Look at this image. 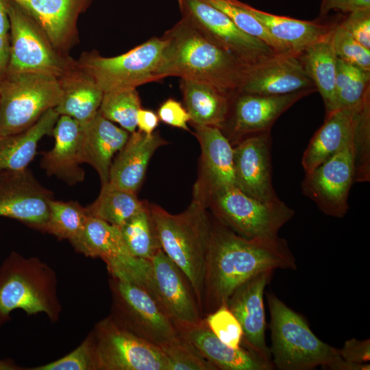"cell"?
I'll use <instances>...</instances> for the list:
<instances>
[{
  "mask_svg": "<svg viewBox=\"0 0 370 370\" xmlns=\"http://www.w3.org/2000/svg\"><path fill=\"white\" fill-rule=\"evenodd\" d=\"M53 193L26 168L0 173V217L40 230L46 223Z\"/></svg>",
  "mask_w": 370,
  "mask_h": 370,
  "instance_id": "cell-15",
  "label": "cell"
},
{
  "mask_svg": "<svg viewBox=\"0 0 370 370\" xmlns=\"http://www.w3.org/2000/svg\"><path fill=\"white\" fill-rule=\"evenodd\" d=\"M366 9H370V0H345L337 11L348 14Z\"/></svg>",
  "mask_w": 370,
  "mask_h": 370,
  "instance_id": "cell-49",
  "label": "cell"
},
{
  "mask_svg": "<svg viewBox=\"0 0 370 370\" xmlns=\"http://www.w3.org/2000/svg\"><path fill=\"white\" fill-rule=\"evenodd\" d=\"M72 245L88 257L102 259L111 277L133 280L145 269V260L131 254L119 228L97 218L88 217L82 234Z\"/></svg>",
  "mask_w": 370,
  "mask_h": 370,
  "instance_id": "cell-16",
  "label": "cell"
},
{
  "mask_svg": "<svg viewBox=\"0 0 370 370\" xmlns=\"http://www.w3.org/2000/svg\"><path fill=\"white\" fill-rule=\"evenodd\" d=\"M39 26L53 46L66 53L78 40L77 23L93 0H12Z\"/></svg>",
  "mask_w": 370,
  "mask_h": 370,
  "instance_id": "cell-22",
  "label": "cell"
},
{
  "mask_svg": "<svg viewBox=\"0 0 370 370\" xmlns=\"http://www.w3.org/2000/svg\"><path fill=\"white\" fill-rule=\"evenodd\" d=\"M270 312L271 355L280 370L333 369L342 358L338 349L320 340L305 319L273 293H267Z\"/></svg>",
  "mask_w": 370,
  "mask_h": 370,
  "instance_id": "cell-4",
  "label": "cell"
},
{
  "mask_svg": "<svg viewBox=\"0 0 370 370\" xmlns=\"http://www.w3.org/2000/svg\"><path fill=\"white\" fill-rule=\"evenodd\" d=\"M110 286V316L116 322L160 348L178 340L177 330L147 286L113 277Z\"/></svg>",
  "mask_w": 370,
  "mask_h": 370,
  "instance_id": "cell-8",
  "label": "cell"
},
{
  "mask_svg": "<svg viewBox=\"0 0 370 370\" xmlns=\"http://www.w3.org/2000/svg\"><path fill=\"white\" fill-rule=\"evenodd\" d=\"M186 109L194 125L223 127L229 114L231 95L208 83L181 79Z\"/></svg>",
  "mask_w": 370,
  "mask_h": 370,
  "instance_id": "cell-30",
  "label": "cell"
},
{
  "mask_svg": "<svg viewBox=\"0 0 370 370\" xmlns=\"http://www.w3.org/2000/svg\"><path fill=\"white\" fill-rule=\"evenodd\" d=\"M162 38L166 42L158 77L210 84L234 95L249 67L182 18Z\"/></svg>",
  "mask_w": 370,
  "mask_h": 370,
  "instance_id": "cell-2",
  "label": "cell"
},
{
  "mask_svg": "<svg viewBox=\"0 0 370 370\" xmlns=\"http://www.w3.org/2000/svg\"><path fill=\"white\" fill-rule=\"evenodd\" d=\"M161 349L167 358L169 370H217L180 336L177 341Z\"/></svg>",
  "mask_w": 370,
  "mask_h": 370,
  "instance_id": "cell-41",
  "label": "cell"
},
{
  "mask_svg": "<svg viewBox=\"0 0 370 370\" xmlns=\"http://www.w3.org/2000/svg\"><path fill=\"white\" fill-rule=\"evenodd\" d=\"M10 21L7 10L6 0H0V36L10 35Z\"/></svg>",
  "mask_w": 370,
  "mask_h": 370,
  "instance_id": "cell-50",
  "label": "cell"
},
{
  "mask_svg": "<svg viewBox=\"0 0 370 370\" xmlns=\"http://www.w3.org/2000/svg\"><path fill=\"white\" fill-rule=\"evenodd\" d=\"M275 269H297L286 241L278 236L247 238L217 223L206 254L201 312L225 304L233 292L254 276Z\"/></svg>",
  "mask_w": 370,
  "mask_h": 370,
  "instance_id": "cell-1",
  "label": "cell"
},
{
  "mask_svg": "<svg viewBox=\"0 0 370 370\" xmlns=\"http://www.w3.org/2000/svg\"><path fill=\"white\" fill-rule=\"evenodd\" d=\"M62 96L58 77L38 72H8L0 84V136L34 125Z\"/></svg>",
  "mask_w": 370,
  "mask_h": 370,
  "instance_id": "cell-6",
  "label": "cell"
},
{
  "mask_svg": "<svg viewBox=\"0 0 370 370\" xmlns=\"http://www.w3.org/2000/svg\"><path fill=\"white\" fill-rule=\"evenodd\" d=\"M206 206L204 201L195 197L185 211L177 214L157 206H149L161 249L188 279L201 311L205 262L212 225Z\"/></svg>",
  "mask_w": 370,
  "mask_h": 370,
  "instance_id": "cell-3",
  "label": "cell"
},
{
  "mask_svg": "<svg viewBox=\"0 0 370 370\" xmlns=\"http://www.w3.org/2000/svg\"><path fill=\"white\" fill-rule=\"evenodd\" d=\"M136 193L113 186L108 182L101 184L96 200L86 207L89 216L120 227L145 207Z\"/></svg>",
  "mask_w": 370,
  "mask_h": 370,
  "instance_id": "cell-33",
  "label": "cell"
},
{
  "mask_svg": "<svg viewBox=\"0 0 370 370\" xmlns=\"http://www.w3.org/2000/svg\"><path fill=\"white\" fill-rule=\"evenodd\" d=\"M10 21V60L8 72H38L62 77L77 61L56 49L31 16L6 0Z\"/></svg>",
  "mask_w": 370,
  "mask_h": 370,
  "instance_id": "cell-9",
  "label": "cell"
},
{
  "mask_svg": "<svg viewBox=\"0 0 370 370\" xmlns=\"http://www.w3.org/2000/svg\"><path fill=\"white\" fill-rule=\"evenodd\" d=\"M89 215L86 208L77 201L51 200L47 220L40 231L71 244L82 234Z\"/></svg>",
  "mask_w": 370,
  "mask_h": 370,
  "instance_id": "cell-35",
  "label": "cell"
},
{
  "mask_svg": "<svg viewBox=\"0 0 370 370\" xmlns=\"http://www.w3.org/2000/svg\"><path fill=\"white\" fill-rule=\"evenodd\" d=\"M271 136L266 132L248 136L234 145L235 186L264 202L278 201L271 181Z\"/></svg>",
  "mask_w": 370,
  "mask_h": 370,
  "instance_id": "cell-17",
  "label": "cell"
},
{
  "mask_svg": "<svg viewBox=\"0 0 370 370\" xmlns=\"http://www.w3.org/2000/svg\"><path fill=\"white\" fill-rule=\"evenodd\" d=\"M194 128L201 150V175L195 197L207 205L212 193L235 186L234 147L219 127L194 125Z\"/></svg>",
  "mask_w": 370,
  "mask_h": 370,
  "instance_id": "cell-21",
  "label": "cell"
},
{
  "mask_svg": "<svg viewBox=\"0 0 370 370\" xmlns=\"http://www.w3.org/2000/svg\"><path fill=\"white\" fill-rule=\"evenodd\" d=\"M208 201L219 221L247 238L278 236L295 212L284 201L264 202L235 186L212 193Z\"/></svg>",
  "mask_w": 370,
  "mask_h": 370,
  "instance_id": "cell-10",
  "label": "cell"
},
{
  "mask_svg": "<svg viewBox=\"0 0 370 370\" xmlns=\"http://www.w3.org/2000/svg\"><path fill=\"white\" fill-rule=\"evenodd\" d=\"M59 79L62 96L54 108L56 112L75 120L80 125L90 121L99 112L103 90L77 64Z\"/></svg>",
  "mask_w": 370,
  "mask_h": 370,
  "instance_id": "cell-27",
  "label": "cell"
},
{
  "mask_svg": "<svg viewBox=\"0 0 370 370\" xmlns=\"http://www.w3.org/2000/svg\"><path fill=\"white\" fill-rule=\"evenodd\" d=\"M177 331L180 336L217 369L270 370L274 367L271 362L249 349L242 347L232 348L223 343L208 327L204 319Z\"/></svg>",
  "mask_w": 370,
  "mask_h": 370,
  "instance_id": "cell-24",
  "label": "cell"
},
{
  "mask_svg": "<svg viewBox=\"0 0 370 370\" xmlns=\"http://www.w3.org/2000/svg\"><path fill=\"white\" fill-rule=\"evenodd\" d=\"M10 60V35L8 36H0V84L8 73Z\"/></svg>",
  "mask_w": 370,
  "mask_h": 370,
  "instance_id": "cell-48",
  "label": "cell"
},
{
  "mask_svg": "<svg viewBox=\"0 0 370 370\" xmlns=\"http://www.w3.org/2000/svg\"><path fill=\"white\" fill-rule=\"evenodd\" d=\"M354 175L352 140L331 158L306 173L302 192L323 213L341 218L349 208L347 199Z\"/></svg>",
  "mask_w": 370,
  "mask_h": 370,
  "instance_id": "cell-14",
  "label": "cell"
},
{
  "mask_svg": "<svg viewBox=\"0 0 370 370\" xmlns=\"http://www.w3.org/2000/svg\"><path fill=\"white\" fill-rule=\"evenodd\" d=\"M29 370H97L90 334L73 351L62 358Z\"/></svg>",
  "mask_w": 370,
  "mask_h": 370,
  "instance_id": "cell-43",
  "label": "cell"
},
{
  "mask_svg": "<svg viewBox=\"0 0 370 370\" xmlns=\"http://www.w3.org/2000/svg\"><path fill=\"white\" fill-rule=\"evenodd\" d=\"M258 19L291 53L299 56L309 46L328 36L334 26L272 14L244 3Z\"/></svg>",
  "mask_w": 370,
  "mask_h": 370,
  "instance_id": "cell-29",
  "label": "cell"
},
{
  "mask_svg": "<svg viewBox=\"0 0 370 370\" xmlns=\"http://www.w3.org/2000/svg\"><path fill=\"white\" fill-rule=\"evenodd\" d=\"M225 13L244 33L260 40L278 53L290 52L238 0H204ZM291 53V52H290Z\"/></svg>",
  "mask_w": 370,
  "mask_h": 370,
  "instance_id": "cell-38",
  "label": "cell"
},
{
  "mask_svg": "<svg viewBox=\"0 0 370 370\" xmlns=\"http://www.w3.org/2000/svg\"><path fill=\"white\" fill-rule=\"evenodd\" d=\"M16 309L28 314L44 312L56 321L60 306L53 270L36 258L14 251L0 267V326Z\"/></svg>",
  "mask_w": 370,
  "mask_h": 370,
  "instance_id": "cell-5",
  "label": "cell"
},
{
  "mask_svg": "<svg viewBox=\"0 0 370 370\" xmlns=\"http://www.w3.org/2000/svg\"><path fill=\"white\" fill-rule=\"evenodd\" d=\"M158 116L166 125L189 131L190 115L182 103L173 99H168L161 104Z\"/></svg>",
  "mask_w": 370,
  "mask_h": 370,
  "instance_id": "cell-45",
  "label": "cell"
},
{
  "mask_svg": "<svg viewBox=\"0 0 370 370\" xmlns=\"http://www.w3.org/2000/svg\"><path fill=\"white\" fill-rule=\"evenodd\" d=\"M314 91L304 90L279 95L236 92L228 140L236 145L248 136L270 132L282 113Z\"/></svg>",
  "mask_w": 370,
  "mask_h": 370,
  "instance_id": "cell-18",
  "label": "cell"
},
{
  "mask_svg": "<svg viewBox=\"0 0 370 370\" xmlns=\"http://www.w3.org/2000/svg\"><path fill=\"white\" fill-rule=\"evenodd\" d=\"M140 108L136 88H124L104 92L99 112L108 120L133 133L137 127L136 115Z\"/></svg>",
  "mask_w": 370,
  "mask_h": 370,
  "instance_id": "cell-37",
  "label": "cell"
},
{
  "mask_svg": "<svg viewBox=\"0 0 370 370\" xmlns=\"http://www.w3.org/2000/svg\"><path fill=\"white\" fill-rule=\"evenodd\" d=\"M166 143L157 132L151 134L139 130L131 133L112 163L108 182L118 188L136 193L152 155Z\"/></svg>",
  "mask_w": 370,
  "mask_h": 370,
  "instance_id": "cell-26",
  "label": "cell"
},
{
  "mask_svg": "<svg viewBox=\"0 0 370 370\" xmlns=\"http://www.w3.org/2000/svg\"><path fill=\"white\" fill-rule=\"evenodd\" d=\"M177 1L182 18L246 66L278 53L260 40L244 33L225 13L204 0Z\"/></svg>",
  "mask_w": 370,
  "mask_h": 370,
  "instance_id": "cell-12",
  "label": "cell"
},
{
  "mask_svg": "<svg viewBox=\"0 0 370 370\" xmlns=\"http://www.w3.org/2000/svg\"><path fill=\"white\" fill-rule=\"evenodd\" d=\"M340 25L357 42L370 50V9L348 13Z\"/></svg>",
  "mask_w": 370,
  "mask_h": 370,
  "instance_id": "cell-44",
  "label": "cell"
},
{
  "mask_svg": "<svg viewBox=\"0 0 370 370\" xmlns=\"http://www.w3.org/2000/svg\"><path fill=\"white\" fill-rule=\"evenodd\" d=\"M16 367L10 362L0 360V370L16 369Z\"/></svg>",
  "mask_w": 370,
  "mask_h": 370,
  "instance_id": "cell-52",
  "label": "cell"
},
{
  "mask_svg": "<svg viewBox=\"0 0 370 370\" xmlns=\"http://www.w3.org/2000/svg\"><path fill=\"white\" fill-rule=\"evenodd\" d=\"M304 90H317L299 56L287 52L277 53L249 66L237 92L279 95Z\"/></svg>",
  "mask_w": 370,
  "mask_h": 370,
  "instance_id": "cell-19",
  "label": "cell"
},
{
  "mask_svg": "<svg viewBox=\"0 0 370 370\" xmlns=\"http://www.w3.org/2000/svg\"><path fill=\"white\" fill-rule=\"evenodd\" d=\"M158 123V116L153 111L139 109L136 115V124L139 131L146 134H151L154 132Z\"/></svg>",
  "mask_w": 370,
  "mask_h": 370,
  "instance_id": "cell-47",
  "label": "cell"
},
{
  "mask_svg": "<svg viewBox=\"0 0 370 370\" xmlns=\"http://www.w3.org/2000/svg\"><path fill=\"white\" fill-rule=\"evenodd\" d=\"M358 108L339 110L326 115L324 123L314 134L303 154L301 164L306 173L331 158L352 140L354 114Z\"/></svg>",
  "mask_w": 370,
  "mask_h": 370,
  "instance_id": "cell-28",
  "label": "cell"
},
{
  "mask_svg": "<svg viewBox=\"0 0 370 370\" xmlns=\"http://www.w3.org/2000/svg\"><path fill=\"white\" fill-rule=\"evenodd\" d=\"M81 125L75 120L60 116L53 129V148L42 153V168L49 176H56L70 186L85 180V171L80 166Z\"/></svg>",
  "mask_w": 370,
  "mask_h": 370,
  "instance_id": "cell-23",
  "label": "cell"
},
{
  "mask_svg": "<svg viewBox=\"0 0 370 370\" xmlns=\"http://www.w3.org/2000/svg\"><path fill=\"white\" fill-rule=\"evenodd\" d=\"M339 356L345 360L367 363L370 361V341L352 338L345 341L343 347L337 349Z\"/></svg>",
  "mask_w": 370,
  "mask_h": 370,
  "instance_id": "cell-46",
  "label": "cell"
},
{
  "mask_svg": "<svg viewBox=\"0 0 370 370\" xmlns=\"http://www.w3.org/2000/svg\"><path fill=\"white\" fill-rule=\"evenodd\" d=\"M330 34L309 46L299 55L306 74L321 95L326 115L334 112L337 69V57L330 41Z\"/></svg>",
  "mask_w": 370,
  "mask_h": 370,
  "instance_id": "cell-32",
  "label": "cell"
},
{
  "mask_svg": "<svg viewBox=\"0 0 370 370\" xmlns=\"http://www.w3.org/2000/svg\"><path fill=\"white\" fill-rule=\"evenodd\" d=\"M81 132L82 163L95 169L101 184L107 183L112 158L125 145L129 132L115 125L99 112L90 121L81 125Z\"/></svg>",
  "mask_w": 370,
  "mask_h": 370,
  "instance_id": "cell-25",
  "label": "cell"
},
{
  "mask_svg": "<svg viewBox=\"0 0 370 370\" xmlns=\"http://www.w3.org/2000/svg\"><path fill=\"white\" fill-rule=\"evenodd\" d=\"M204 319L210 330L223 343L235 349L241 347L243 330L238 321L226 304L208 314Z\"/></svg>",
  "mask_w": 370,
  "mask_h": 370,
  "instance_id": "cell-42",
  "label": "cell"
},
{
  "mask_svg": "<svg viewBox=\"0 0 370 370\" xmlns=\"http://www.w3.org/2000/svg\"><path fill=\"white\" fill-rule=\"evenodd\" d=\"M166 42L153 37L130 51L114 57H103L97 51L84 52L77 61L103 92L134 88L160 81L158 69Z\"/></svg>",
  "mask_w": 370,
  "mask_h": 370,
  "instance_id": "cell-7",
  "label": "cell"
},
{
  "mask_svg": "<svg viewBox=\"0 0 370 370\" xmlns=\"http://www.w3.org/2000/svg\"><path fill=\"white\" fill-rule=\"evenodd\" d=\"M97 370H169L162 349L137 336L110 316L90 333Z\"/></svg>",
  "mask_w": 370,
  "mask_h": 370,
  "instance_id": "cell-11",
  "label": "cell"
},
{
  "mask_svg": "<svg viewBox=\"0 0 370 370\" xmlns=\"http://www.w3.org/2000/svg\"><path fill=\"white\" fill-rule=\"evenodd\" d=\"M345 0H321L320 17H324L332 10H337Z\"/></svg>",
  "mask_w": 370,
  "mask_h": 370,
  "instance_id": "cell-51",
  "label": "cell"
},
{
  "mask_svg": "<svg viewBox=\"0 0 370 370\" xmlns=\"http://www.w3.org/2000/svg\"><path fill=\"white\" fill-rule=\"evenodd\" d=\"M370 97L357 108L354 114L353 151L354 182L370 180Z\"/></svg>",
  "mask_w": 370,
  "mask_h": 370,
  "instance_id": "cell-39",
  "label": "cell"
},
{
  "mask_svg": "<svg viewBox=\"0 0 370 370\" xmlns=\"http://www.w3.org/2000/svg\"><path fill=\"white\" fill-rule=\"evenodd\" d=\"M147 288L177 330L196 325L204 319L195 294L181 269L162 249L149 260Z\"/></svg>",
  "mask_w": 370,
  "mask_h": 370,
  "instance_id": "cell-13",
  "label": "cell"
},
{
  "mask_svg": "<svg viewBox=\"0 0 370 370\" xmlns=\"http://www.w3.org/2000/svg\"><path fill=\"white\" fill-rule=\"evenodd\" d=\"M330 38L338 58L370 72V50L357 42L340 23L333 27Z\"/></svg>",
  "mask_w": 370,
  "mask_h": 370,
  "instance_id": "cell-40",
  "label": "cell"
},
{
  "mask_svg": "<svg viewBox=\"0 0 370 370\" xmlns=\"http://www.w3.org/2000/svg\"><path fill=\"white\" fill-rule=\"evenodd\" d=\"M272 273L273 271H266L244 282L233 292L226 303L241 326L242 342L247 349L271 363L270 349L265 340L263 294Z\"/></svg>",
  "mask_w": 370,
  "mask_h": 370,
  "instance_id": "cell-20",
  "label": "cell"
},
{
  "mask_svg": "<svg viewBox=\"0 0 370 370\" xmlns=\"http://www.w3.org/2000/svg\"><path fill=\"white\" fill-rule=\"evenodd\" d=\"M370 72L337 58L334 112L354 109L369 97Z\"/></svg>",
  "mask_w": 370,
  "mask_h": 370,
  "instance_id": "cell-34",
  "label": "cell"
},
{
  "mask_svg": "<svg viewBox=\"0 0 370 370\" xmlns=\"http://www.w3.org/2000/svg\"><path fill=\"white\" fill-rule=\"evenodd\" d=\"M119 228L133 256L149 260L161 249L149 206L146 205Z\"/></svg>",
  "mask_w": 370,
  "mask_h": 370,
  "instance_id": "cell-36",
  "label": "cell"
},
{
  "mask_svg": "<svg viewBox=\"0 0 370 370\" xmlns=\"http://www.w3.org/2000/svg\"><path fill=\"white\" fill-rule=\"evenodd\" d=\"M59 116L53 108L27 130L0 136V173L27 168L36 153L39 141L45 136L51 135Z\"/></svg>",
  "mask_w": 370,
  "mask_h": 370,
  "instance_id": "cell-31",
  "label": "cell"
}]
</instances>
